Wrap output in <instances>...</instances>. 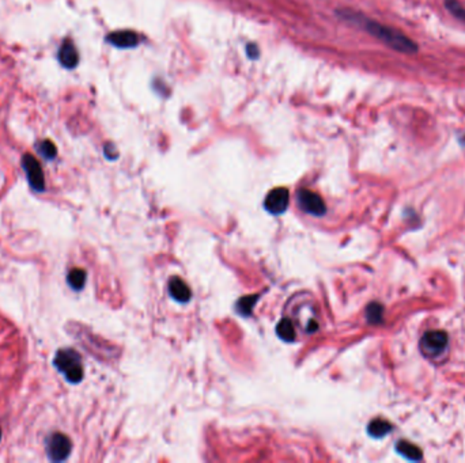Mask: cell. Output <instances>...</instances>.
<instances>
[{"label": "cell", "instance_id": "obj_5", "mask_svg": "<svg viewBox=\"0 0 465 463\" xmlns=\"http://www.w3.org/2000/svg\"><path fill=\"white\" fill-rule=\"evenodd\" d=\"M22 167L25 170L32 189L36 192H44L45 191V178H44V172H42V167H41L39 160L33 155H23Z\"/></svg>", "mask_w": 465, "mask_h": 463}, {"label": "cell", "instance_id": "obj_22", "mask_svg": "<svg viewBox=\"0 0 465 463\" xmlns=\"http://www.w3.org/2000/svg\"><path fill=\"white\" fill-rule=\"evenodd\" d=\"M0 438H1V429H0Z\"/></svg>", "mask_w": 465, "mask_h": 463}, {"label": "cell", "instance_id": "obj_8", "mask_svg": "<svg viewBox=\"0 0 465 463\" xmlns=\"http://www.w3.org/2000/svg\"><path fill=\"white\" fill-rule=\"evenodd\" d=\"M106 41L118 49H131L139 45L140 36L132 30H117L111 33L106 37Z\"/></svg>", "mask_w": 465, "mask_h": 463}, {"label": "cell", "instance_id": "obj_12", "mask_svg": "<svg viewBox=\"0 0 465 463\" xmlns=\"http://www.w3.org/2000/svg\"><path fill=\"white\" fill-rule=\"evenodd\" d=\"M390 431H392V425L383 419L373 420L368 426V435L376 439H381V438L387 436Z\"/></svg>", "mask_w": 465, "mask_h": 463}, {"label": "cell", "instance_id": "obj_7", "mask_svg": "<svg viewBox=\"0 0 465 463\" xmlns=\"http://www.w3.org/2000/svg\"><path fill=\"white\" fill-rule=\"evenodd\" d=\"M289 198L290 194L286 188H276L267 196L264 207L272 215H282L289 207Z\"/></svg>", "mask_w": 465, "mask_h": 463}, {"label": "cell", "instance_id": "obj_2", "mask_svg": "<svg viewBox=\"0 0 465 463\" xmlns=\"http://www.w3.org/2000/svg\"><path fill=\"white\" fill-rule=\"evenodd\" d=\"M54 366L58 368L70 383H79L83 379L82 357L71 348L60 349L54 359Z\"/></svg>", "mask_w": 465, "mask_h": 463}, {"label": "cell", "instance_id": "obj_13", "mask_svg": "<svg viewBox=\"0 0 465 463\" xmlns=\"http://www.w3.org/2000/svg\"><path fill=\"white\" fill-rule=\"evenodd\" d=\"M276 333L283 341L291 343L295 340V329L290 319H282L276 326Z\"/></svg>", "mask_w": 465, "mask_h": 463}, {"label": "cell", "instance_id": "obj_16", "mask_svg": "<svg viewBox=\"0 0 465 463\" xmlns=\"http://www.w3.org/2000/svg\"><path fill=\"white\" fill-rule=\"evenodd\" d=\"M37 151L46 160H54L56 158V155H58V148H56V146L51 140L39 141V144H37Z\"/></svg>", "mask_w": 465, "mask_h": 463}, {"label": "cell", "instance_id": "obj_19", "mask_svg": "<svg viewBox=\"0 0 465 463\" xmlns=\"http://www.w3.org/2000/svg\"><path fill=\"white\" fill-rule=\"evenodd\" d=\"M245 51H247V56L251 58V60H256V58H259V56H260V48L256 44H253V42H249L247 45Z\"/></svg>", "mask_w": 465, "mask_h": 463}, {"label": "cell", "instance_id": "obj_21", "mask_svg": "<svg viewBox=\"0 0 465 463\" xmlns=\"http://www.w3.org/2000/svg\"><path fill=\"white\" fill-rule=\"evenodd\" d=\"M460 143H461V144H464L465 146V135L463 136V137H460Z\"/></svg>", "mask_w": 465, "mask_h": 463}, {"label": "cell", "instance_id": "obj_15", "mask_svg": "<svg viewBox=\"0 0 465 463\" xmlns=\"http://www.w3.org/2000/svg\"><path fill=\"white\" fill-rule=\"evenodd\" d=\"M444 6L450 15L465 23V6L460 0H445Z\"/></svg>", "mask_w": 465, "mask_h": 463}, {"label": "cell", "instance_id": "obj_11", "mask_svg": "<svg viewBox=\"0 0 465 463\" xmlns=\"http://www.w3.org/2000/svg\"><path fill=\"white\" fill-rule=\"evenodd\" d=\"M396 451L403 458H406L408 461H412V462H418V461H421L423 458L422 450L418 445L409 443L407 440H399L396 443Z\"/></svg>", "mask_w": 465, "mask_h": 463}, {"label": "cell", "instance_id": "obj_1", "mask_svg": "<svg viewBox=\"0 0 465 463\" xmlns=\"http://www.w3.org/2000/svg\"><path fill=\"white\" fill-rule=\"evenodd\" d=\"M336 14L342 20L359 26L361 29L368 32L371 37L381 41L384 45H387L388 48H390L396 52H400L404 55H415L419 52V45L416 41L409 39L407 34H404L403 32H400L392 26H387L377 20H370L364 14L349 10V8L336 10Z\"/></svg>", "mask_w": 465, "mask_h": 463}, {"label": "cell", "instance_id": "obj_17", "mask_svg": "<svg viewBox=\"0 0 465 463\" xmlns=\"http://www.w3.org/2000/svg\"><path fill=\"white\" fill-rule=\"evenodd\" d=\"M366 318L370 324H381L384 319V307L378 303H371L366 310Z\"/></svg>", "mask_w": 465, "mask_h": 463}, {"label": "cell", "instance_id": "obj_18", "mask_svg": "<svg viewBox=\"0 0 465 463\" xmlns=\"http://www.w3.org/2000/svg\"><path fill=\"white\" fill-rule=\"evenodd\" d=\"M256 299H257V296H247V298L240 299V302L237 305V309L240 311V314L249 315L251 311H252L253 306H254V303H256Z\"/></svg>", "mask_w": 465, "mask_h": 463}, {"label": "cell", "instance_id": "obj_14", "mask_svg": "<svg viewBox=\"0 0 465 463\" xmlns=\"http://www.w3.org/2000/svg\"><path fill=\"white\" fill-rule=\"evenodd\" d=\"M67 283L74 291H80L86 283V272L83 269H73L67 276Z\"/></svg>", "mask_w": 465, "mask_h": 463}, {"label": "cell", "instance_id": "obj_3", "mask_svg": "<svg viewBox=\"0 0 465 463\" xmlns=\"http://www.w3.org/2000/svg\"><path fill=\"white\" fill-rule=\"evenodd\" d=\"M71 448H73L71 440L66 435L58 433V432L51 433L45 440V450H46L48 458L52 462L66 461L71 454Z\"/></svg>", "mask_w": 465, "mask_h": 463}, {"label": "cell", "instance_id": "obj_20", "mask_svg": "<svg viewBox=\"0 0 465 463\" xmlns=\"http://www.w3.org/2000/svg\"><path fill=\"white\" fill-rule=\"evenodd\" d=\"M104 151H105V155H106V158H109V159H116L117 158V150L116 147L112 144V143H108V144H105V147H104Z\"/></svg>", "mask_w": 465, "mask_h": 463}, {"label": "cell", "instance_id": "obj_4", "mask_svg": "<svg viewBox=\"0 0 465 463\" xmlns=\"http://www.w3.org/2000/svg\"><path fill=\"white\" fill-rule=\"evenodd\" d=\"M449 344L447 333L444 330H428L421 340V350L428 357L442 355Z\"/></svg>", "mask_w": 465, "mask_h": 463}, {"label": "cell", "instance_id": "obj_9", "mask_svg": "<svg viewBox=\"0 0 465 463\" xmlns=\"http://www.w3.org/2000/svg\"><path fill=\"white\" fill-rule=\"evenodd\" d=\"M58 63L67 68V70H73L75 68L79 63V53H78L77 46L70 39H66L61 45L58 52Z\"/></svg>", "mask_w": 465, "mask_h": 463}, {"label": "cell", "instance_id": "obj_10", "mask_svg": "<svg viewBox=\"0 0 465 463\" xmlns=\"http://www.w3.org/2000/svg\"><path fill=\"white\" fill-rule=\"evenodd\" d=\"M169 292H170L172 298H175L177 302H181V303H187L192 296V292L190 290V287L180 277H173L170 280Z\"/></svg>", "mask_w": 465, "mask_h": 463}, {"label": "cell", "instance_id": "obj_6", "mask_svg": "<svg viewBox=\"0 0 465 463\" xmlns=\"http://www.w3.org/2000/svg\"><path fill=\"white\" fill-rule=\"evenodd\" d=\"M298 203H299L301 208L305 213L313 215V216H323L327 211L326 203L321 198V196H318V194H314L311 191H308V189L299 191Z\"/></svg>", "mask_w": 465, "mask_h": 463}]
</instances>
